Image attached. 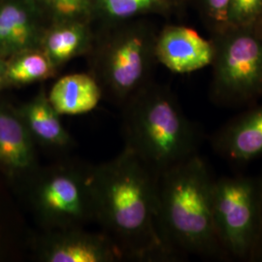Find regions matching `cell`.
Wrapping results in <instances>:
<instances>
[{
  "label": "cell",
  "instance_id": "cell-7",
  "mask_svg": "<svg viewBox=\"0 0 262 262\" xmlns=\"http://www.w3.org/2000/svg\"><path fill=\"white\" fill-rule=\"evenodd\" d=\"M156 40L147 28H131L101 47L96 56L94 78L114 102L122 107L150 84L151 67L158 61Z\"/></svg>",
  "mask_w": 262,
  "mask_h": 262
},
{
  "label": "cell",
  "instance_id": "cell-2",
  "mask_svg": "<svg viewBox=\"0 0 262 262\" xmlns=\"http://www.w3.org/2000/svg\"><path fill=\"white\" fill-rule=\"evenodd\" d=\"M215 179L200 154L158 177L159 232L179 258L192 254L227 260L214 225Z\"/></svg>",
  "mask_w": 262,
  "mask_h": 262
},
{
  "label": "cell",
  "instance_id": "cell-13",
  "mask_svg": "<svg viewBox=\"0 0 262 262\" xmlns=\"http://www.w3.org/2000/svg\"><path fill=\"white\" fill-rule=\"evenodd\" d=\"M18 112L36 145L55 151H66L73 147V138L44 91L24 104Z\"/></svg>",
  "mask_w": 262,
  "mask_h": 262
},
{
  "label": "cell",
  "instance_id": "cell-17",
  "mask_svg": "<svg viewBox=\"0 0 262 262\" xmlns=\"http://www.w3.org/2000/svg\"><path fill=\"white\" fill-rule=\"evenodd\" d=\"M100 7L113 19H129L149 13H165L173 0H99Z\"/></svg>",
  "mask_w": 262,
  "mask_h": 262
},
{
  "label": "cell",
  "instance_id": "cell-9",
  "mask_svg": "<svg viewBox=\"0 0 262 262\" xmlns=\"http://www.w3.org/2000/svg\"><path fill=\"white\" fill-rule=\"evenodd\" d=\"M215 155L234 164L262 158V103L246 107L210 137Z\"/></svg>",
  "mask_w": 262,
  "mask_h": 262
},
{
  "label": "cell",
  "instance_id": "cell-5",
  "mask_svg": "<svg viewBox=\"0 0 262 262\" xmlns=\"http://www.w3.org/2000/svg\"><path fill=\"white\" fill-rule=\"evenodd\" d=\"M30 202L43 230L84 227L95 221L91 167L57 163L29 180Z\"/></svg>",
  "mask_w": 262,
  "mask_h": 262
},
{
  "label": "cell",
  "instance_id": "cell-15",
  "mask_svg": "<svg viewBox=\"0 0 262 262\" xmlns=\"http://www.w3.org/2000/svg\"><path fill=\"white\" fill-rule=\"evenodd\" d=\"M90 47V34L82 21H63L45 31L40 49L56 69Z\"/></svg>",
  "mask_w": 262,
  "mask_h": 262
},
{
  "label": "cell",
  "instance_id": "cell-18",
  "mask_svg": "<svg viewBox=\"0 0 262 262\" xmlns=\"http://www.w3.org/2000/svg\"><path fill=\"white\" fill-rule=\"evenodd\" d=\"M43 4L60 23L82 21L90 16L91 0H42Z\"/></svg>",
  "mask_w": 262,
  "mask_h": 262
},
{
  "label": "cell",
  "instance_id": "cell-20",
  "mask_svg": "<svg viewBox=\"0 0 262 262\" xmlns=\"http://www.w3.org/2000/svg\"><path fill=\"white\" fill-rule=\"evenodd\" d=\"M230 0H198L211 34L227 27V10Z\"/></svg>",
  "mask_w": 262,
  "mask_h": 262
},
{
  "label": "cell",
  "instance_id": "cell-12",
  "mask_svg": "<svg viewBox=\"0 0 262 262\" xmlns=\"http://www.w3.org/2000/svg\"><path fill=\"white\" fill-rule=\"evenodd\" d=\"M28 0H9L0 4V57L40 49L45 30L37 10Z\"/></svg>",
  "mask_w": 262,
  "mask_h": 262
},
{
  "label": "cell",
  "instance_id": "cell-23",
  "mask_svg": "<svg viewBox=\"0 0 262 262\" xmlns=\"http://www.w3.org/2000/svg\"><path fill=\"white\" fill-rule=\"evenodd\" d=\"M256 24H258V25H259V26H260V27H262V15H261V17H260V19H259V20H258V21H257V23H256Z\"/></svg>",
  "mask_w": 262,
  "mask_h": 262
},
{
  "label": "cell",
  "instance_id": "cell-14",
  "mask_svg": "<svg viewBox=\"0 0 262 262\" xmlns=\"http://www.w3.org/2000/svg\"><path fill=\"white\" fill-rule=\"evenodd\" d=\"M47 95L60 116H77L94 110L103 92L94 76L77 73L58 79Z\"/></svg>",
  "mask_w": 262,
  "mask_h": 262
},
{
  "label": "cell",
  "instance_id": "cell-16",
  "mask_svg": "<svg viewBox=\"0 0 262 262\" xmlns=\"http://www.w3.org/2000/svg\"><path fill=\"white\" fill-rule=\"evenodd\" d=\"M56 67L41 49L11 56L5 68V83L15 85L44 81L56 74Z\"/></svg>",
  "mask_w": 262,
  "mask_h": 262
},
{
  "label": "cell",
  "instance_id": "cell-10",
  "mask_svg": "<svg viewBox=\"0 0 262 262\" xmlns=\"http://www.w3.org/2000/svg\"><path fill=\"white\" fill-rule=\"evenodd\" d=\"M214 46L193 28L168 26L156 40L157 60L173 73L187 74L211 66Z\"/></svg>",
  "mask_w": 262,
  "mask_h": 262
},
{
  "label": "cell",
  "instance_id": "cell-4",
  "mask_svg": "<svg viewBox=\"0 0 262 262\" xmlns=\"http://www.w3.org/2000/svg\"><path fill=\"white\" fill-rule=\"evenodd\" d=\"M209 96L223 108H246L262 99V27L227 26L212 33Z\"/></svg>",
  "mask_w": 262,
  "mask_h": 262
},
{
  "label": "cell",
  "instance_id": "cell-22",
  "mask_svg": "<svg viewBox=\"0 0 262 262\" xmlns=\"http://www.w3.org/2000/svg\"><path fill=\"white\" fill-rule=\"evenodd\" d=\"M5 68H6V62L3 58L0 57V88L5 83Z\"/></svg>",
  "mask_w": 262,
  "mask_h": 262
},
{
  "label": "cell",
  "instance_id": "cell-19",
  "mask_svg": "<svg viewBox=\"0 0 262 262\" xmlns=\"http://www.w3.org/2000/svg\"><path fill=\"white\" fill-rule=\"evenodd\" d=\"M262 15V0H230L227 26L240 27L256 24Z\"/></svg>",
  "mask_w": 262,
  "mask_h": 262
},
{
  "label": "cell",
  "instance_id": "cell-8",
  "mask_svg": "<svg viewBox=\"0 0 262 262\" xmlns=\"http://www.w3.org/2000/svg\"><path fill=\"white\" fill-rule=\"evenodd\" d=\"M35 253L43 262H116L124 257L106 233L84 227L43 230L35 242Z\"/></svg>",
  "mask_w": 262,
  "mask_h": 262
},
{
  "label": "cell",
  "instance_id": "cell-1",
  "mask_svg": "<svg viewBox=\"0 0 262 262\" xmlns=\"http://www.w3.org/2000/svg\"><path fill=\"white\" fill-rule=\"evenodd\" d=\"M95 221L124 259L172 261L178 255L158 224V176L123 148L115 159L91 167Z\"/></svg>",
  "mask_w": 262,
  "mask_h": 262
},
{
  "label": "cell",
  "instance_id": "cell-3",
  "mask_svg": "<svg viewBox=\"0 0 262 262\" xmlns=\"http://www.w3.org/2000/svg\"><path fill=\"white\" fill-rule=\"evenodd\" d=\"M124 148L158 177L199 155L205 138L164 86L147 84L122 106Z\"/></svg>",
  "mask_w": 262,
  "mask_h": 262
},
{
  "label": "cell",
  "instance_id": "cell-11",
  "mask_svg": "<svg viewBox=\"0 0 262 262\" xmlns=\"http://www.w3.org/2000/svg\"><path fill=\"white\" fill-rule=\"evenodd\" d=\"M0 165L13 177L30 180L39 167L36 144L18 110L0 103Z\"/></svg>",
  "mask_w": 262,
  "mask_h": 262
},
{
  "label": "cell",
  "instance_id": "cell-21",
  "mask_svg": "<svg viewBox=\"0 0 262 262\" xmlns=\"http://www.w3.org/2000/svg\"><path fill=\"white\" fill-rule=\"evenodd\" d=\"M257 183H258V189H259V201H260V230L257 244L253 253V262H262V171L261 173L256 176Z\"/></svg>",
  "mask_w": 262,
  "mask_h": 262
},
{
  "label": "cell",
  "instance_id": "cell-6",
  "mask_svg": "<svg viewBox=\"0 0 262 262\" xmlns=\"http://www.w3.org/2000/svg\"><path fill=\"white\" fill-rule=\"evenodd\" d=\"M212 208L216 236L227 259L252 261L260 230L257 178L234 175L215 179Z\"/></svg>",
  "mask_w": 262,
  "mask_h": 262
}]
</instances>
